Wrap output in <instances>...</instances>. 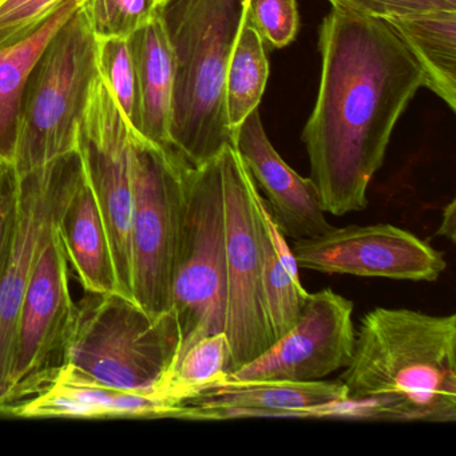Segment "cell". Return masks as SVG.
Returning a JSON list of instances; mask_svg holds the SVG:
<instances>
[{"instance_id":"6da1fadb","label":"cell","mask_w":456,"mask_h":456,"mask_svg":"<svg viewBox=\"0 0 456 456\" xmlns=\"http://www.w3.org/2000/svg\"><path fill=\"white\" fill-rule=\"evenodd\" d=\"M322 81L303 141L322 210L368 205L392 133L424 87L412 55L383 20L335 9L320 26Z\"/></svg>"},{"instance_id":"7a4b0ae2","label":"cell","mask_w":456,"mask_h":456,"mask_svg":"<svg viewBox=\"0 0 456 456\" xmlns=\"http://www.w3.org/2000/svg\"><path fill=\"white\" fill-rule=\"evenodd\" d=\"M340 381L381 421H456V314L378 306L360 322Z\"/></svg>"},{"instance_id":"3957f363","label":"cell","mask_w":456,"mask_h":456,"mask_svg":"<svg viewBox=\"0 0 456 456\" xmlns=\"http://www.w3.org/2000/svg\"><path fill=\"white\" fill-rule=\"evenodd\" d=\"M247 7L248 0H167L159 7L175 65L170 145L188 167L234 146L224 92Z\"/></svg>"},{"instance_id":"277c9868","label":"cell","mask_w":456,"mask_h":456,"mask_svg":"<svg viewBox=\"0 0 456 456\" xmlns=\"http://www.w3.org/2000/svg\"><path fill=\"white\" fill-rule=\"evenodd\" d=\"M97 77V39L82 4L50 39L26 82L12 165L18 175L77 151Z\"/></svg>"},{"instance_id":"5b68a950","label":"cell","mask_w":456,"mask_h":456,"mask_svg":"<svg viewBox=\"0 0 456 456\" xmlns=\"http://www.w3.org/2000/svg\"><path fill=\"white\" fill-rule=\"evenodd\" d=\"M178 341L172 311L153 317L121 293L86 292L77 303L66 364L113 388L151 392L175 362Z\"/></svg>"},{"instance_id":"8992f818","label":"cell","mask_w":456,"mask_h":456,"mask_svg":"<svg viewBox=\"0 0 456 456\" xmlns=\"http://www.w3.org/2000/svg\"><path fill=\"white\" fill-rule=\"evenodd\" d=\"M183 185L185 200L175 252L170 308L180 335L175 362L200 338L225 332L226 322L225 232L220 156L202 167H186Z\"/></svg>"},{"instance_id":"52a82bcc","label":"cell","mask_w":456,"mask_h":456,"mask_svg":"<svg viewBox=\"0 0 456 456\" xmlns=\"http://www.w3.org/2000/svg\"><path fill=\"white\" fill-rule=\"evenodd\" d=\"M225 232L228 373L253 362L274 343L264 296L261 194L234 146L220 154Z\"/></svg>"},{"instance_id":"ba28073f","label":"cell","mask_w":456,"mask_h":456,"mask_svg":"<svg viewBox=\"0 0 456 456\" xmlns=\"http://www.w3.org/2000/svg\"><path fill=\"white\" fill-rule=\"evenodd\" d=\"M132 151V296L146 314L159 317L172 308L173 272L185 200L183 170L188 165L133 130Z\"/></svg>"},{"instance_id":"9c48e42d","label":"cell","mask_w":456,"mask_h":456,"mask_svg":"<svg viewBox=\"0 0 456 456\" xmlns=\"http://www.w3.org/2000/svg\"><path fill=\"white\" fill-rule=\"evenodd\" d=\"M77 151L108 231L119 293L133 300L132 127L100 76L93 84L89 103L79 125Z\"/></svg>"},{"instance_id":"30bf717a","label":"cell","mask_w":456,"mask_h":456,"mask_svg":"<svg viewBox=\"0 0 456 456\" xmlns=\"http://www.w3.org/2000/svg\"><path fill=\"white\" fill-rule=\"evenodd\" d=\"M76 312L69 261L55 228L39 253L20 309L4 407L34 396L54 380L66 364Z\"/></svg>"},{"instance_id":"8fae6325","label":"cell","mask_w":456,"mask_h":456,"mask_svg":"<svg viewBox=\"0 0 456 456\" xmlns=\"http://www.w3.org/2000/svg\"><path fill=\"white\" fill-rule=\"evenodd\" d=\"M82 175L84 165L77 151L18 175L17 228L0 279V408L6 403L15 330L39 253L57 228L61 213Z\"/></svg>"},{"instance_id":"7c38bea8","label":"cell","mask_w":456,"mask_h":456,"mask_svg":"<svg viewBox=\"0 0 456 456\" xmlns=\"http://www.w3.org/2000/svg\"><path fill=\"white\" fill-rule=\"evenodd\" d=\"M290 250L298 268L325 274L434 282L447 268L442 252L389 224L333 228Z\"/></svg>"},{"instance_id":"4fadbf2b","label":"cell","mask_w":456,"mask_h":456,"mask_svg":"<svg viewBox=\"0 0 456 456\" xmlns=\"http://www.w3.org/2000/svg\"><path fill=\"white\" fill-rule=\"evenodd\" d=\"M354 303L335 290L309 293L292 328L229 378L317 381L348 365L354 354Z\"/></svg>"},{"instance_id":"5bb4252c","label":"cell","mask_w":456,"mask_h":456,"mask_svg":"<svg viewBox=\"0 0 456 456\" xmlns=\"http://www.w3.org/2000/svg\"><path fill=\"white\" fill-rule=\"evenodd\" d=\"M234 149L265 194L272 217L285 237L312 239L335 228L325 217L311 178L296 173L272 145L258 109L234 133Z\"/></svg>"},{"instance_id":"9a60e30c","label":"cell","mask_w":456,"mask_h":456,"mask_svg":"<svg viewBox=\"0 0 456 456\" xmlns=\"http://www.w3.org/2000/svg\"><path fill=\"white\" fill-rule=\"evenodd\" d=\"M348 399L338 381L237 380L225 378L183 405L178 419L292 418L293 411Z\"/></svg>"},{"instance_id":"2e32d148","label":"cell","mask_w":456,"mask_h":456,"mask_svg":"<svg viewBox=\"0 0 456 456\" xmlns=\"http://www.w3.org/2000/svg\"><path fill=\"white\" fill-rule=\"evenodd\" d=\"M181 408L149 392L125 391L98 383L66 364L41 392L2 408L0 413L25 419H178Z\"/></svg>"},{"instance_id":"e0dca14e","label":"cell","mask_w":456,"mask_h":456,"mask_svg":"<svg viewBox=\"0 0 456 456\" xmlns=\"http://www.w3.org/2000/svg\"><path fill=\"white\" fill-rule=\"evenodd\" d=\"M57 228L69 264L84 289L119 293L108 231L85 170L61 213Z\"/></svg>"},{"instance_id":"ac0fdd59","label":"cell","mask_w":456,"mask_h":456,"mask_svg":"<svg viewBox=\"0 0 456 456\" xmlns=\"http://www.w3.org/2000/svg\"><path fill=\"white\" fill-rule=\"evenodd\" d=\"M137 71L141 106V135L154 145L172 151L175 54L161 12L129 38Z\"/></svg>"},{"instance_id":"d6986e66","label":"cell","mask_w":456,"mask_h":456,"mask_svg":"<svg viewBox=\"0 0 456 456\" xmlns=\"http://www.w3.org/2000/svg\"><path fill=\"white\" fill-rule=\"evenodd\" d=\"M412 55L431 90L456 110V10L384 20Z\"/></svg>"},{"instance_id":"ffe728a7","label":"cell","mask_w":456,"mask_h":456,"mask_svg":"<svg viewBox=\"0 0 456 456\" xmlns=\"http://www.w3.org/2000/svg\"><path fill=\"white\" fill-rule=\"evenodd\" d=\"M84 2L68 0L30 38L17 46L0 50V170L14 165L20 106L30 71L50 39Z\"/></svg>"},{"instance_id":"44dd1931","label":"cell","mask_w":456,"mask_h":456,"mask_svg":"<svg viewBox=\"0 0 456 456\" xmlns=\"http://www.w3.org/2000/svg\"><path fill=\"white\" fill-rule=\"evenodd\" d=\"M228 365L226 333L205 336L173 362L149 394L170 404L183 405L225 378Z\"/></svg>"},{"instance_id":"7402d4cb","label":"cell","mask_w":456,"mask_h":456,"mask_svg":"<svg viewBox=\"0 0 456 456\" xmlns=\"http://www.w3.org/2000/svg\"><path fill=\"white\" fill-rule=\"evenodd\" d=\"M269 77L265 46L257 31L245 22L225 74V113L232 134L257 110Z\"/></svg>"},{"instance_id":"603a6c76","label":"cell","mask_w":456,"mask_h":456,"mask_svg":"<svg viewBox=\"0 0 456 456\" xmlns=\"http://www.w3.org/2000/svg\"><path fill=\"white\" fill-rule=\"evenodd\" d=\"M97 65L98 76L110 90L127 124L134 134L141 135L140 92L129 39H97Z\"/></svg>"},{"instance_id":"cb8c5ba5","label":"cell","mask_w":456,"mask_h":456,"mask_svg":"<svg viewBox=\"0 0 456 456\" xmlns=\"http://www.w3.org/2000/svg\"><path fill=\"white\" fill-rule=\"evenodd\" d=\"M263 242L264 296H265L269 324L276 341L297 322L309 293L304 289L301 282L295 281L287 269L282 266L266 231L265 223H264Z\"/></svg>"},{"instance_id":"d4e9b609","label":"cell","mask_w":456,"mask_h":456,"mask_svg":"<svg viewBox=\"0 0 456 456\" xmlns=\"http://www.w3.org/2000/svg\"><path fill=\"white\" fill-rule=\"evenodd\" d=\"M84 10L95 39H129L156 17L159 6L156 0H85Z\"/></svg>"},{"instance_id":"484cf974","label":"cell","mask_w":456,"mask_h":456,"mask_svg":"<svg viewBox=\"0 0 456 456\" xmlns=\"http://www.w3.org/2000/svg\"><path fill=\"white\" fill-rule=\"evenodd\" d=\"M68 0H0V50L36 34Z\"/></svg>"},{"instance_id":"4316f807","label":"cell","mask_w":456,"mask_h":456,"mask_svg":"<svg viewBox=\"0 0 456 456\" xmlns=\"http://www.w3.org/2000/svg\"><path fill=\"white\" fill-rule=\"evenodd\" d=\"M247 23L264 44L282 49L297 36L300 17L296 0H248Z\"/></svg>"},{"instance_id":"83f0119b","label":"cell","mask_w":456,"mask_h":456,"mask_svg":"<svg viewBox=\"0 0 456 456\" xmlns=\"http://www.w3.org/2000/svg\"><path fill=\"white\" fill-rule=\"evenodd\" d=\"M335 9L362 17L388 20L437 10H456V0H328Z\"/></svg>"},{"instance_id":"f1b7e54d","label":"cell","mask_w":456,"mask_h":456,"mask_svg":"<svg viewBox=\"0 0 456 456\" xmlns=\"http://www.w3.org/2000/svg\"><path fill=\"white\" fill-rule=\"evenodd\" d=\"M18 200H20V177L9 169L0 170V279L6 269L15 228H17Z\"/></svg>"},{"instance_id":"f546056e","label":"cell","mask_w":456,"mask_h":456,"mask_svg":"<svg viewBox=\"0 0 456 456\" xmlns=\"http://www.w3.org/2000/svg\"><path fill=\"white\" fill-rule=\"evenodd\" d=\"M436 237H445L450 240L452 244L456 241V201L452 200L450 204L445 205L443 209L442 223L437 229Z\"/></svg>"},{"instance_id":"4dcf8cb0","label":"cell","mask_w":456,"mask_h":456,"mask_svg":"<svg viewBox=\"0 0 456 456\" xmlns=\"http://www.w3.org/2000/svg\"><path fill=\"white\" fill-rule=\"evenodd\" d=\"M157 4H159V7L164 6L165 4H167V0H156Z\"/></svg>"}]
</instances>
